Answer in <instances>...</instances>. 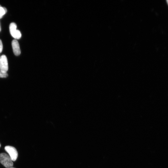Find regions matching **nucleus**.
Returning a JSON list of instances; mask_svg holds the SVG:
<instances>
[{
  "mask_svg": "<svg viewBox=\"0 0 168 168\" xmlns=\"http://www.w3.org/2000/svg\"><path fill=\"white\" fill-rule=\"evenodd\" d=\"M0 163L7 168H10L13 166V161L9 156L5 153L0 154Z\"/></svg>",
  "mask_w": 168,
  "mask_h": 168,
  "instance_id": "f257e3e1",
  "label": "nucleus"
},
{
  "mask_svg": "<svg viewBox=\"0 0 168 168\" xmlns=\"http://www.w3.org/2000/svg\"><path fill=\"white\" fill-rule=\"evenodd\" d=\"M0 31H1V27H0Z\"/></svg>",
  "mask_w": 168,
  "mask_h": 168,
  "instance_id": "f8f14e48",
  "label": "nucleus"
},
{
  "mask_svg": "<svg viewBox=\"0 0 168 168\" xmlns=\"http://www.w3.org/2000/svg\"><path fill=\"white\" fill-rule=\"evenodd\" d=\"M3 49V45L2 40L0 39V53H1Z\"/></svg>",
  "mask_w": 168,
  "mask_h": 168,
  "instance_id": "6e6552de",
  "label": "nucleus"
},
{
  "mask_svg": "<svg viewBox=\"0 0 168 168\" xmlns=\"http://www.w3.org/2000/svg\"><path fill=\"white\" fill-rule=\"evenodd\" d=\"M166 2H167V4H168V0H167V1H166Z\"/></svg>",
  "mask_w": 168,
  "mask_h": 168,
  "instance_id": "1a4fd4ad",
  "label": "nucleus"
},
{
  "mask_svg": "<svg viewBox=\"0 0 168 168\" xmlns=\"http://www.w3.org/2000/svg\"><path fill=\"white\" fill-rule=\"evenodd\" d=\"M5 150L9 154L12 161H15L17 160L18 157V153L15 148L7 146L5 147Z\"/></svg>",
  "mask_w": 168,
  "mask_h": 168,
  "instance_id": "7ed1b4c3",
  "label": "nucleus"
},
{
  "mask_svg": "<svg viewBox=\"0 0 168 168\" xmlns=\"http://www.w3.org/2000/svg\"><path fill=\"white\" fill-rule=\"evenodd\" d=\"M14 168V167H12L11 168Z\"/></svg>",
  "mask_w": 168,
  "mask_h": 168,
  "instance_id": "9d476101",
  "label": "nucleus"
},
{
  "mask_svg": "<svg viewBox=\"0 0 168 168\" xmlns=\"http://www.w3.org/2000/svg\"><path fill=\"white\" fill-rule=\"evenodd\" d=\"M1 147V144H0V147Z\"/></svg>",
  "mask_w": 168,
  "mask_h": 168,
  "instance_id": "9b49d317",
  "label": "nucleus"
},
{
  "mask_svg": "<svg viewBox=\"0 0 168 168\" xmlns=\"http://www.w3.org/2000/svg\"><path fill=\"white\" fill-rule=\"evenodd\" d=\"M8 74L7 73H4L0 71V78H5L8 76Z\"/></svg>",
  "mask_w": 168,
  "mask_h": 168,
  "instance_id": "0eeeda50",
  "label": "nucleus"
},
{
  "mask_svg": "<svg viewBox=\"0 0 168 168\" xmlns=\"http://www.w3.org/2000/svg\"><path fill=\"white\" fill-rule=\"evenodd\" d=\"M8 70V64L7 58L5 55L0 57V71L4 73H7Z\"/></svg>",
  "mask_w": 168,
  "mask_h": 168,
  "instance_id": "20e7f679",
  "label": "nucleus"
},
{
  "mask_svg": "<svg viewBox=\"0 0 168 168\" xmlns=\"http://www.w3.org/2000/svg\"><path fill=\"white\" fill-rule=\"evenodd\" d=\"M12 47L14 54L16 56H18L21 54V50L19 44L16 40H13L12 42Z\"/></svg>",
  "mask_w": 168,
  "mask_h": 168,
  "instance_id": "39448f33",
  "label": "nucleus"
},
{
  "mask_svg": "<svg viewBox=\"0 0 168 168\" xmlns=\"http://www.w3.org/2000/svg\"><path fill=\"white\" fill-rule=\"evenodd\" d=\"M7 12V10L5 7H3L0 5V19H1Z\"/></svg>",
  "mask_w": 168,
  "mask_h": 168,
  "instance_id": "423d86ee",
  "label": "nucleus"
},
{
  "mask_svg": "<svg viewBox=\"0 0 168 168\" xmlns=\"http://www.w3.org/2000/svg\"><path fill=\"white\" fill-rule=\"evenodd\" d=\"M17 25L15 23H12L10 25L9 30L12 37L16 39H19L21 38L22 35L20 32L17 30Z\"/></svg>",
  "mask_w": 168,
  "mask_h": 168,
  "instance_id": "f03ea898",
  "label": "nucleus"
}]
</instances>
